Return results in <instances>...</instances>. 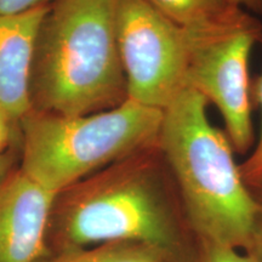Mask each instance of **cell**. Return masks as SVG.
<instances>
[{
  "instance_id": "5",
  "label": "cell",
  "mask_w": 262,
  "mask_h": 262,
  "mask_svg": "<svg viewBox=\"0 0 262 262\" xmlns=\"http://www.w3.org/2000/svg\"><path fill=\"white\" fill-rule=\"evenodd\" d=\"M117 40L127 100L168 108L186 89L188 33L146 0H118Z\"/></svg>"
},
{
  "instance_id": "1",
  "label": "cell",
  "mask_w": 262,
  "mask_h": 262,
  "mask_svg": "<svg viewBox=\"0 0 262 262\" xmlns=\"http://www.w3.org/2000/svg\"><path fill=\"white\" fill-rule=\"evenodd\" d=\"M110 242H137L172 262H193L196 239L158 141L55 195L49 254Z\"/></svg>"
},
{
  "instance_id": "4",
  "label": "cell",
  "mask_w": 262,
  "mask_h": 262,
  "mask_svg": "<svg viewBox=\"0 0 262 262\" xmlns=\"http://www.w3.org/2000/svg\"><path fill=\"white\" fill-rule=\"evenodd\" d=\"M164 111L133 101L102 112L61 116L31 111L21 120L19 169L57 194L158 141Z\"/></svg>"
},
{
  "instance_id": "12",
  "label": "cell",
  "mask_w": 262,
  "mask_h": 262,
  "mask_svg": "<svg viewBox=\"0 0 262 262\" xmlns=\"http://www.w3.org/2000/svg\"><path fill=\"white\" fill-rule=\"evenodd\" d=\"M255 96H256L257 102L262 110V73L255 85ZM239 168H241V172L249 188L253 187L262 180V126L260 139H258L253 153L242 165H239Z\"/></svg>"
},
{
  "instance_id": "2",
  "label": "cell",
  "mask_w": 262,
  "mask_h": 262,
  "mask_svg": "<svg viewBox=\"0 0 262 262\" xmlns=\"http://www.w3.org/2000/svg\"><path fill=\"white\" fill-rule=\"evenodd\" d=\"M118 0H56L35 39L32 111L81 116L127 101L117 40Z\"/></svg>"
},
{
  "instance_id": "3",
  "label": "cell",
  "mask_w": 262,
  "mask_h": 262,
  "mask_svg": "<svg viewBox=\"0 0 262 262\" xmlns=\"http://www.w3.org/2000/svg\"><path fill=\"white\" fill-rule=\"evenodd\" d=\"M208 101L185 89L163 112L158 146L193 235L247 251L256 212L227 135L210 123Z\"/></svg>"
},
{
  "instance_id": "17",
  "label": "cell",
  "mask_w": 262,
  "mask_h": 262,
  "mask_svg": "<svg viewBox=\"0 0 262 262\" xmlns=\"http://www.w3.org/2000/svg\"><path fill=\"white\" fill-rule=\"evenodd\" d=\"M233 2L249 14L253 12L255 15L262 16V0H233Z\"/></svg>"
},
{
  "instance_id": "10",
  "label": "cell",
  "mask_w": 262,
  "mask_h": 262,
  "mask_svg": "<svg viewBox=\"0 0 262 262\" xmlns=\"http://www.w3.org/2000/svg\"><path fill=\"white\" fill-rule=\"evenodd\" d=\"M39 262H172L150 245L137 242H110L93 247L49 254Z\"/></svg>"
},
{
  "instance_id": "13",
  "label": "cell",
  "mask_w": 262,
  "mask_h": 262,
  "mask_svg": "<svg viewBox=\"0 0 262 262\" xmlns=\"http://www.w3.org/2000/svg\"><path fill=\"white\" fill-rule=\"evenodd\" d=\"M250 189L256 203V212H255L253 232H251L250 244L247 253L250 254L257 262H262V180L250 187Z\"/></svg>"
},
{
  "instance_id": "6",
  "label": "cell",
  "mask_w": 262,
  "mask_h": 262,
  "mask_svg": "<svg viewBox=\"0 0 262 262\" xmlns=\"http://www.w3.org/2000/svg\"><path fill=\"white\" fill-rule=\"evenodd\" d=\"M189 38L186 89L217 107L234 152L247 153L254 141L248 64L254 45L262 39V26L250 15L237 25Z\"/></svg>"
},
{
  "instance_id": "14",
  "label": "cell",
  "mask_w": 262,
  "mask_h": 262,
  "mask_svg": "<svg viewBox=\"0 0 262 262\" xmlns=\"http://www.w3.org/2000/svg\"><path fill=\"white\" fill-rule=\"evenodd\" d=\"M56 0H0V15H17L50 6Z\"/></svg>"
},
{
  "instance_id": "8",
  "label": "cell",
  "mask_w": 262,
  "mask_h": 262,
  "mask_svg": "<svg viewBox=\"0 0 262 262\" xmlns=\"http://www.w3.org/2000/svg\"><path fill=\"white\" fill-rule=\"evenodd\" d=\"M49 6L0 15V110L19 123L32 111L31 73L35 39Z\"/></svg>"
},
{
  "instance_id": "16",
  "label": "cell",
  "mask_w": 262,
  "mask_h": 262,
  "mask_svg": "<svg viewBox=\"0 0 262 262\" xmlns=\"http://www.w3.org/2000/svg\"><path fill=\"white\" fill-rule=\"evenodd\" d=\"M14 163L15 156L12 155L11 150L0 155V182L14 170Z\"/></svg>"
},
{
  "instance_id": "11",
  "label": "cell",
  "mask_w": 262,
  "mask_h": 262,
  "mask_svg": "<svg viewBox=\"0 0 262 262\" xmlns=\"http://www.w3.org/2000/svg\"><path fill=\"white\" fill-rule=\"evenodd\" d=\"M193 262H257L247 251L226 245L196 241Z\"/></svg>"
},
{
  "instance_id": "7",
  "label": "cell",
  "mask_w": 262,
  "mask_h": 262,
  "mask_svg": "<svg viewBox=\"0 0 262 262\" xmlns=\"http://www.w3.org/2000/svg\"><path fill=\"white\" fill-rule=\"evenodd\" d=\"M55 195L19 168L0 182V262H39L48 256Z\"/></svg>"
},
{
  "instance_id": "9",
  "label": "cell",
  "mask_w": 262,
  "mask_h": 262,
  "mask_svg": "<svg viewBox=\"0 0 262 262\" xmlns=\"http://www.w3.org/2000/svg\"><path fill=\"white\" fill-rule=\"evenodd\" d=\"M166 18L189 34L229 27L251 14L233 0H146Z\"/></svg>"
},
{
  "instance_id": "15",
  "label": "cell",
  "mask_w": 262,
  "mask_h": 262,
  "mask_svg": "<svg viewBox=\"0 0 262 262\" xmlns=\"http://www.w3.org/2000/svg\"><path fill=\"white\" fill-rule=\"evenodd\" d=\"M14 122L0 110V155L11 150V145L15 140Z\"/></svg>"
}]
</instances>
